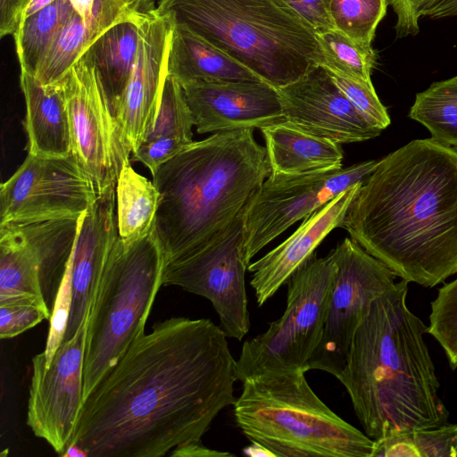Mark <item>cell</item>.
I'll use <instances>...</instances> for the list:
<instances>
[{
    "mask_svg": "<svg viewBox=\"0 0 457 457\" xmlns=\"http://www.w3.org/2000/svg\"><path fill=\"white\" fill-rule=\"evenodd\" d=\"M243 452L245 455L253 457H276L272 452L257 443H252L251 445L245 447Z\"/></svg>",
    "mask_w": 457,
    "mask_h": 457,
    "instance_id": "43",
    "label": "cell"
},
{
    "mask_svg": "<svg viewBox=\"0 0 457 457\" xmlns=\"http://www.w3.org/2000/svg\"><path fill=\"white\" fill-rule=\"evenodd\" d=\"M59 84L66 103L72 154L97 195L116 187L128 145L107 98L98 72L83 53Z\"/></svg>",
    "mask_w": 457,
    "mask_h": 457,
    "instance_id": "10",
    "label": "cell"
},
{
    "mask_svg": "<svg viewBox=\"0 0 457 457\" xmlns=\"http://www.w3.org/2000/svg\"><path fill=\"white\" fill-rule=\"evenodd\" d=\"M50 317L46 303L19 302L0 305V337H15Z\"/></svg>",
    "mask_w": 457,
    "mask_h": 457,
    "instance_id": "35",
    "label": "cell"
},
{
    "mask_svg": "<svg viewBox=\"0 0 457 457\" xmlns=\"http://www.w3.org/2000/svg\"><path fill=\"white\" fill-rule=\"evenodd\" d=\"M154 8L149 1L121 16L84 52L98 72L114 114L137 58L143 24Z\"/></svg>",
    "mask_w": 457,
    "mask_h": 457,
    "instance_id": "23",
    "label": "cell"
},
{
    "mask_svg": "<svg viewBox=\"0 0 457 457\" xmlns=\"http://www.w3.org/2000/svg\"><path fill=\"white\" fill-rule=\"evenodd\" d=\"M305 373L297 370L245 378L233 404L243 435L276 457H372L374 440L329 409Z\"/></svg>",
    "mask_w": 457,
    "mask_h": 457,
    "instance_id": "6",
    "label": "cell"
},
{
    "mask_svg": "<svg viewBox=\"0 0 457 457\" xmlns=\"http://www.w3.org/2000/svg\"><path fill=\"white\" fill-rule=\"evenodd\" d=\"M165 256L153 229L132 242L116 239L87 315L83 402L143 333L160 287Z\"/></svg>",
    "mask_w": 457,
    "mask_h": 457,
    "instance_id": "7",
    "label": "cell"
},
{
    "mask_svg": "<svg viewBox=\"0 0 457 457\" xmlns=\"http://www.w3.org/2000/svg\"><path fill=\"white\" fill-rule=\"evenodd\" d=\"M337 271L322 338L309 361L310 370L337 379L345 366L353 338L372 303L395 284V274L351 237L331 250Z\"/></svg>",
    "mask_w": 457,
    "mask_h": 457,
    "instance_id": "11",
    "label": "cell"
},
{
    "mask_svg": "<svg viewBox=\"0 0 457 457\" xmlns=\"http://www.w3.org/2000/svg\"><path fill=\"white\" fill-rule=\"evenodd\" d=\"M328 72L334 82L349 101L372 125L381 130L390 125L391 120L387 109L379 100L371 81L335 73L329 71Z\"/></svg>",
    "mask_w": 457,
    "mask_h": 457,
    "instance_id": "34",
    "label": "cell"
},
{
    "mask_svg": "<svg viewBox=\"0 0 457 457\" xmlns=\"http://www.w3.org/2000/svg\"><path fill=\"white\" fill-rule=\"evenodd\" d=\"M200 134L262 129L284 120L277 88L265 81H193L181 84Z\"/></svg>",
    "mask_w": 457,
    "mask_h": 457,
    "instance_id": "17",
    "label": "cell"
},
{
    "mask_svg": "<svg viewBox=\"0 0 457 457\" xmlns=\"http://www.w3.org/2000/svg\"><path fill=\"white\" fill-rule=\"evenodd\" d=\"M408 116L423 125L431 139L457 149V75L416 94Z\"/></svg>",
    "mask_w": 457,
    "mask_h": 457,
    "instance_id": "29",
    "label": "cell"
},
{
    "mask_svg": "<svg viewBox=\"0 0 457 457\" xmlns=\"http://www.w3.org/2000/svg\"><path fill=\"white\" fill-rule=\"evenodd\" d=\"M28 0H0V37H14L22 22Z\"/></svg>",
    "mask_w": 457,
    "mask_h": 457,
    "instance_id": "39",
    "label": "cell"
},
{
    "mask_svg": "<svg viewBox=\"0 0 457 457\" xmlns=\"http://www.w3.org/2000/svg\"><path fill=\"white\" fill-rule=\"evenodd\" d=\"M378 161L290 178L269 176L244 215L243 258L251 260L296 221L305 219L353 185L363 181Z\"/></svg>",
    "mask_w": 457,
    "mask_h": 457,
    "instance_id": "13",
    "label": "cell"
},
{
    "mask_svg": "<svg viewBox=\"0 0 457 457\" xmlns=\"http://www.w3.org/2000/svg\"><path fill=\"white\" fill-rule=\"evenodd\" d=\"M341 228L409 283L456 274L457 149L414 139L378 160Z\"/></svg>",
    "mask_w": 457,
    "mask_h": 457,
    "instance_id": "2",
    "label": "cell"
},
{
    "mask_svg": "<svg viewBox=\"0 0 457 457\" xmlns=\"http://www.w3.org/2000/svg\"><path fill=\"white\" fill-rule=\"evenodd\" d=\"M117 1H119L120 3L126 4V5H131V4H135L138 2H140L141 0H117Z\"/></svg>",
    "mask_w": 457,
    "mask_h": 457,
    "instance_id": "46",
    "label": "cell"
},
{
    "mask_svg": "<svg viewBox=\"0 0 457 457\" xmlns=\"http://www.w3.org/2000/svg\"><path fill=\"white\" fill-rule=\"evenodd\" d=\"M172 26L154 8L142 27L137 58L115 113L132 154L145 140L160 107Z\"/></svg>",
    "mask_w": 457,
    "mask_h": 457,
    "instance_id": "18",
    "label": "cell"
},
{
    "mask_svg": "<svg viewBox=\"0 0 457 457\" xmlns=\"http://www.w3.org/2000/svg\"><path fill=\"white\" fill-rule=\"evenodd\" d=\"M372 457H457V424L391 433L374 440Z\"/></svg>",
    "mask_w": 457,
    "mask_h": 457,
    "instance_id": "30",
    "label": "cell"
},
{
    "mask_svg": "<svg viewBox=\"0 0 457 457\" xmlns=\"http://www.w3.org/2000/svg\"><path fill=\"white\" fill-rule=\"evenodd\" d=\"M71 300V272L69 262L50 317L48 337L45 350L43 351L46 365L50 362L56 350L62 343L70 317Z\"/></svg>",
    "mask_w": 457,
    "mask_h": 457,
    "instance_id": "36",
    "label": "cell"
},
{
    "mask_svg": "<svg viewBox=\"0 0 457 457\" xmlns=\"http://www.w3.org/2000/svg\"><path fill=\"white\" fill-rule=\"evenodd\" d=\"M193 119L181 85L167 72L155 120L133 160L152 173L194 142Z\"/></svg>",
    "mask_w": 457,
    "mask_h": 457,
    "instance_id": "26",
    "label": "cell"
},
{
    "mask_svg": "<svg viewBox=\"0 0 457 457\" xmlns=\"http://www.w3.org/2000/svg\"><path fill=\"white\" fill-rule=\"evenodd\" d=\"M149 1L126 5L117 0H97L96 11L88 19L81 18L74 11L58 32L34 77L44 86L58 83L101 33L121 16Z\"/></svg>",
    "mask_w": 457,
    "mask_h": 457,
    "instance_id": "24",
    "label": "cell"
},
{
    "mask_svg": "<svg viewBox=\"0 0 457 457\" xmlns=\"http://www.w3.org/2000/svg\"><path fill=\"white\" fill-rule=\"evenodd\" d=\"M387 6V0H329L335 29L364 46H371Z\"/></svg>",
    "mask_w": 457,
    "mask_h": 457,
    "instance_id": "32",
    "label": "cell"
},
{
    "mask_svg": "<svg viewBox=\"0 0 457 457\" xmlns=\"http://www.w3.org/2000/svg\"><path fill=\"white\" fill-rule=\"evenodd\" d=\"M337 264L314 255L287 281V305L268 329L246 340L237 360V380L268 372L309 370L323 334Z\"/></svg>",
    "mask_w": 457,
    "mask_h": 457,
    "instance_id": "8",
    "label": "cell"
},
{
    "mask_svg": "<svg viewBox=\"0 0 457 457\" xmlns=\"http://www.w3.org/2000/svg\"><path fill=\"white\" fill-rule=\"evenodd\" d=\"M408 284L395 282L372 303L338 378L364 433L373 440L449 422L424 338L428 327L406 303Z\"/></svg>",
    "mask_w": 457,
    "mask_h": 457,
    "instance_id": "3",
    "label": "cell"
},
{
    "mask_svg": "<svg viewBox=\"0 0 457 457\" xmlns=\"http://www.w3.org/2000/svg\"><path fill=\"white\" fill-rule=\"evenodd\" d=\"M167 72L180 85L193 81L262 80L186 26L174 23L169 45Z\"/></svg>",
    "mask_w": 457,
    "mask_h": 457,
    "instance_id": "25",
    "label": "cell"
},
{
    "mask_svg": "<svg viewBox=\"0 0 457 457\" xmlns=\"http://www.w3.org/2000/svg\"><path fill=\"white\" fill-rule=\"evenodd\" d=\"M227 337L209 319L155 323L83 402L71 445L88 457H161L201 441L237 399Z\"/></svg>",
    "mask_w": 457,
    "mask_h": 457,
    "instance_id": "1",
    "label": "cell"
},
{
    "mask_svg": "<svg viewBox=\"0 0 457 457\" xmlns=\"http://www.w3.org/2000/svg\"><path fill=\"white\" fill-rule=\"evenodd\" d=\"M96 197L73 154L42 158L28 154L0 186V225L78 219Z\"/></svg>",
    "mask_w": 457,
    "mask_h": 457,
    "instance_id": "14",
    "label": "cell"
},
{
    "mask_svg": "<svg viewBox=\"0 0 457 457\" xmlns=\"http://www.w3.org/2000/svg\"><path fill=\"white\" fill-rule=\"evenodd\" d=\"M119 237L116 187L102 195L79 218L70 260L72 300L62 342L71 339L88 315L110 252Z\"/></svg>",
    "mask_w": 457,
    "mask_h": 457,
    "instance_id": "19",
    "label": "cell"
},
{
    "mask_svg": "<svg viewBox=\"0 0 457 457\" xmlns=\"http://www.w3.org/2000/svg\"><path fill=\"white\" fill-rule=\"evenodd\" d=\"M270 174L253 129L194 141L153 175L160 193L154 229L165 264L211 241L245 211Z\"/></svg>",
    "mask_w": 457,
    "mask_h": 457,
    "instance_id": "4",
    "label": "cell"
},
{
    "mask_svg": "<svg viewBox=\"0 0 457 457\" xmlns=\"http://www.w3.org/2000/svg\"><path fill=\"white\" fill-rule=\"evenodd\" d=\"M20 83L26 106L28 154L42 158L71 155L69 116L60 85L44 86L23 71H21Z\"/></svg>",
    "mask_w": 457,
    "mask_h": 457,
    "instance_id": "21",
    "label": "cell"
},
{
    "mask_svg": "<svg viewBox=\"0 0 457 457\" xmlns=\"http://www.w3.org/2000/svg\"><path fill=\"white\" fill-rule=\"evenodd\" d=\"M301 16L319 34L335 29L329 0H281Z\"/></svg>",
    "mask_w": 457,
    "mask_h": 457,
    "instance_id": "38",
    "label": "cell"
},
{
    "mask_svg": "<svg viewBox=\"0 0 457 457\" xmlns=\"http://www.w3.org/2000/svg\"><path fill=\"white\" fill-rule=\"evenodd\" d=\"M54 1V0H28L23 20Z\"/></svg>",
    "mask_w": 457,
    "mask_h": 457,
    "instance_id": "44",
    "label": "cell"
},
{
    "mask_svg": "<svg viewBox=\"0 0 457 457\" xmlns=\"http://www.w3.org/2000/svg\"><path fill=\"white\" fill-rule=\"evenodd\" d=\"M155 12L277 89L325 62L317 33L281 0H159Z\"/></svg>",
    "mask_w": 457,
    "mask_h": 457,
    "instance_id": "5",
    "label": "cell"
},
{
    "mask_svg": "<svg viewBox=\"0 0 457 457\" xmlns=\"http://www.w3.org/2000/svg\"><path fill=\"white\" fill-rule=\"evenodd\" d=\"M62 457H88L87 453L77 445H70Z\"/></svg>",
    "mask_w": 457,
    "mask_h": 457,
    "instance_id": "45",
    "label": "cell"
},
{
    "mask_svg": "<svg viewBox=\"0 0 457 457\" xmlns=\"http://www.w3.org/2000/svg\"><path fill=\"white\" fill-rule=\"evenodd\" d=\"M430 306L427 333L438 342L454 370L457 368V278L438 289Z\"/></svg>",
    "mask_w": 457,
    "mask_h": 457,
    "instance_id": "33",
    "label": "cell"
},
{
    "mask_svg": "<svg viewBox=\"0 0 457 457\" xmlns=\"http://www.w3.org/2000/svg\"><path fill=\"white\" fill-rule=\"evenodd\" d=\"M73 10L83 19L91 17L96 7L97 0H69Z\"/></svg>",
    "mask_w": 457,
    "mask_h": 457,
    "instance_id": "42",
    "label": "cell"
},
{
    "mask_svg": "<svg viewBox=\"0 0 457 457\" xmlns=\"http://www.w3.org/2000/svg\"><path fill=\"white\" fill-rule=\"evenodd\" d=\"M329 71L371 81L378 54L372 46L359 45L333 29L317 34Z\"/></svg>",
    "mask_w": 457,
    "mask_h": 457,
    "instance_id": "31",
    "label": "cell"
},
{
    "mask_svg": "<svg viewBox=\"0 0 457 457\" xmlns=\"http://www.w3.org/2000/svg\"><path fill=\"white\" fill-rule=\"evenodd\" d=\"M87 325V317L47 365L44 352L32 358L27 425L60 456L71 443L83 404Z\"/></svg>",
    "mask_w": 457,
    "mask_h": 457,
    "instance_id": "15",
    "label": "cell"
},
{
    "mask_svg": "<svg viewBox=\"0 0 457 457\" xmlns=\"http://www.w3.org/2000/svg\"><path fill=\"white\" fill-rule=\"evenodd\" d=\"M160 193L153 181L138 174L130 162L124 163L116 183V213L119 237L132 242L154 228Z\"/></svg>",
    "mask_w": 457,
    "mask_h": 457,
    "instance_id": "27",
    "label": "cell"
},
{
    "mask_svg": "<svg viewBox=\"0 0 457 457\" xmlns=\"http://www.w3.org/2000/svg\"><path fill=\"white\" fill-rule=\"evenodd\" d=\"M424 16L434 20L457 16V0H436Z\"/></svg>",
    "mask_w": 457,
    "mask_h": 457,
    "instance_id": "41",
    "label": "cell"
},
{
    "mask_svg": "<svg viewBox=\"0 0 457 457\" xmlns=\"http://www.w3.org/2000/svg\"><path fill=\"white\" fill-rule=\"evenodd\" d=\"M172 457H231L234 453L213 450L204 445L201 441L189 443L173 449L170 453Z\"/></svg>",
    "mask_w": 457,
    "mask_h": 457,
    "instance_id": "40",
    "label": "cell"
},
{
    "mask_svg": "<svg viewBox=\"0 0 457 457\" xmlns=\"http://www.w3.org/2000/svg\"><path fill=\"white\" fill-rule=\"evenodd\" d=\"M260 129L272 178H290L342 168L344 152L334 141L309 134L285 120Z\"/></svg>",
    "mask_w": 457,
    "mask_h": 457,
    "instance_id": "22",
    "label": "cell"
},
{
    "mask_svg": "<svg viewBox=\"0 0 457 457\" xmlns=\"http://www.w3.org/2000/svg\"><path fill=\"white\" fill-rule=\"evenodd\" d=\"M396 15L395 25L396 38L416 36L419 21L436 0H387Z\"/></svg>",
    "mask_w": 457,
    "mask_h": 457,
    "instance_id": "37",
    "label": "cell"
},
{
    "mask_svg": "<svg viewBox=\"0 0 457 457\" xmlns=\"http://www.w3.org/2000/svg\"><path fill=\"white\" fill-rule=\"evenodd\" d=\"M245 209L221 233L204 245L165 264L162 286H178L209 300L220 327L241 341L249 332L250 315L243 258Z\"/></svg>",
    "mask_w": 457,
    "mask_h": 457,
    "instance_id": "12",
    "label": "cell"
},
{
    "mask_svg": "<svg viewBox=\"0 0 457 457\" xmlns=\"http://www.w3.org/2000/svg\"><path fill=\"white\" fill-rule=\"evenodd\" d=\"M73 12L69 0H54L22 21L13 37L21 71L35 76L43 57Z\"/></svg>",
    "mask_w": 457,
    "mask_h": 457,
    "instance_id": "28",
    "label": "cell"
},
{
    "mask_svg": "<svg viewBox=\"0 0 457 457\" xmlns=\"http://www.w3.org/2000/svg\"><path fill=\"white\" fill-rule=\"evenodd\" d=\"M78 219L0 225V305L46 303L51 311L69 264Z\"/></svg>",
    "mask_w": 457,
    "mask_h": 457,
    "instance_id": "9",
    "label": "cell"
},
{
    "mask_svg": "<svg viewBox=\"0 0 457 457\" xmlns=\"http://www.w3.org/2000/svg\"><path fill=\"white\" fill-rule=\"evenodd\" d=\"M284 120L339 145L377 137L381 129L356 109L322 65L278 88Z\"/></svg>",
    "mask_w": 457,
    "mask_h": 457,
    "instance_id": "16",
    "label": "cell"
},
{
    "mask_svg": "<svg viewBox=\"0 0 457 457\" xmlns=\"http://www.w3.org/2000/svg\"><path fill=\"white\" fill-rule=\"evenodd\" d=\"M363 181L358 182L304 219L281 244L253 262L250 285L256 302L262 306L289 278L310 261L315 249L336 228L341 227L347 210Z\"/></svg>",
    "mask_w": 457,
    "mask_h": 457,
    "instance_id": "20",
    "label": "cell"
}]
</instances>
